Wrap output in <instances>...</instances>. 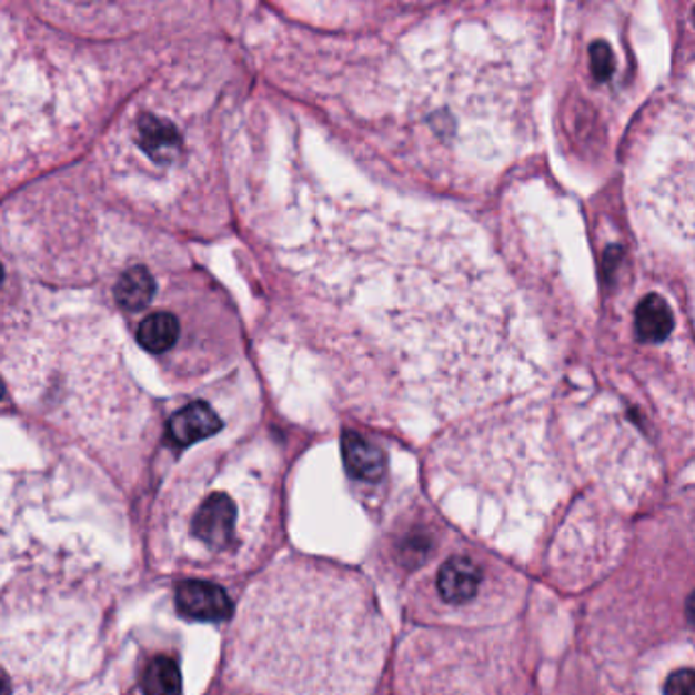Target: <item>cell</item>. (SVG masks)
Masks as SVG:
<instances>
[{
	"label": "cell",
	"instance_id": "6da1fadb",
	"mask_svg": "<svg viewBox=\"0 0 695 695\" xmlns=\"http://www.w3.org/2000/svg\"><path fill=\"white\" fill-rule=\"evenodd\" d=\"M309 260L312 341L361 394L453 410L533 372L514 292L447 219L331 209Z\"/></svg>",
	"mask_w": 695,
	"mask_h": 695
},
{
	"label": "cell",
	"instance_id": "7a4b0ae2",
	"mask_svg": "<svg viewBox=\"0 0 695 695\" xmlns=\"http://www.w3.org/2000/svg\"><path fill=\"white\" fill-rule=\"evenodd\" d=\"M521 72L508 66L497 53H482L473 60L467 56L460 66H451L424 72L423 87L412 90L414 102H410L402 114L409 117L406 127L419 124L414 133L416 141H431L435 148L457 153L461 131L470 137L480 131L508 137L518 127L522 109ZM433 148V151H435Z\"/></svg>",
	"mask_w": 695,
	"mask_h": 695
},
{
	"label": "cell",
	"instance_id": "3957f363",
	"mask_svg": "<svg viewBox=\"0 0 695 695\" xmlns=\"http://www.w3.org/2000/svg\"><path fill=\"white\" fill-rule=\"evenodd\" d=\"M175 606L190 621L223 622L233 614V602L221 585L188 580L175 590Z\"/></svg>",
	"mask_w": 695,
	"mask_h": 695
},
{
	"label": "cell",
	"instance_id": "277c9868",
	"mask_svg": "<svg viewBox=\"0 0 695 695\" xmlns=\"http://www.w3.org/2000/svg\"><path fill=\"white\" fill-rule=\"evenodd\" d=\"M235 518V502L226 494H212L202 502V506L197 512L192 531L204 545L211 548H224L233 538Z\"/></svg>",
	"mask_w": 695,
	"mask_h": 695
},
{
	"label": "cell",
	"instance_id": "5b68a950",
	"mask_svg": "<svg viewBox=\"0 0 695 695\" xmlns=\"http://www.w3.org/2000/svg\"><path fill=\"white\" fill-rule=\"evenodd\" d=\"M482 580H484L482 570L472 560L451 557L439 570L436 587L445 602L461 606L477 596Z\"/></svg>",
	"mask_w": 695,
	"mask_h": 695
},
{
	"label": "cell",
	"instance_id": "8992f818",
	"mask_svg": "<svg viewBox=\"0 0 695 695\" xmlns=\"http://www.w3.org/2000/svg\"><path fill=\"white\" fill-rule=\"evenodd\" d=\"M221 426H223L221 419L209 404L194 402V404H188L187 409L175 412L168 424V433L175 445L188 447L192 443H199L202 439H209L214 433H219Z\"/></svg>",
	"mask_w": 695,
	"mask_h": 695
},
{
	"label": "cell",
	"instance_id": "52a82bcc",
	"mask_svg": "<svg viewBox=\"0 0 695 695\" xmlns=\"http://www.w3.org/2000/svg\"><path fill=\"white\" fill-rule=\"evenodd\" d=\"M139 145L150 155L153 162H174L182 150V139L178 135L175 127L162 121L158 117L145 114L139 121Z\"/></svg>",
	"mask_w": 695,
	"mask_h": 695
},
{
	"label": "cell",
	"instance_id": "ba28073f",
	"mask_svg": "<svg viewBox=\"0 0 695 695\" xmlns=\"http://www.w3.org/2000/svg\"><path fill=\"white\" fill-rule=\"evenodd\" d=\"M343 460L349 473L363 482H377L384 475V453L357 433L343 436Z\"/></svg>",
	"mask_w": 695,
	"mask_h": 695
},
{
	"label": "cell",
	"instance_id": "9c48e42d",
	"mask_svg": "<svg viewBox=\"0 0 695 695\" xmlns=\"http://www.w3.org/2000/svg\"><path fill=\"white\" fill-rule=\"evenodd\" d=\"M155 294V280L143 265H135L121 275L114 286V296L124 311L139 312L150 306Z\"/></svg>",
	"mask_w": 695,
	"mask_h": 695
},
{
	"label": "cell",
	"instance_id": "30bf717a",
	"mask_svg": "<svg viewBox=\"0 0 695 695\" xmlns=\"http://www.w3.org/2000/svg\"><path fill=\"white\" fill-rule=\"evenodd\" d=\"M636 331L646 343H663L673 331V314L657 294L646 296L636 311Z\"/></svg>",
	"mask_w": 695,
	"mask_h": 695
},
{
	"label": "cell",
	"instance_id": "8fae6325",
	"mask_svg": "<svg viewBox=\"0 0 695 695\" xmlns=\"http://www.w3.org/2000/svg\"><path fill=\"white\" fill-rule=\"evenodd\" d=\"M178 335H180V323L170 312L150 314L137 329L139 345L153 355H160L168 349L174 348Z\"/></svg>",
	"mask_w": 695,
	"mask_h": 695
},
{
	"label": "cell",
	"instance_id": "7c38bea8",
	"mask_svg": "<svg viewBox=\"0 0 695 695\" xmlns=\"http://www.w3.org/2000/svg\"><path fill=\"white\" fill-rule=\"evenodd\" d=\"M141 687L145 695H182V673L174 658L165 655L151 658Z\"/></svg>",
	"mask_w": 695,
	"mask_h": 695
},
{
	"label": "cell",
	"instance_id": "4fadbf2b",
	"mask_svg": "<svg viewBox=\"0 0 695 695\" xmlns=\"http://www.w3.org/2000/svg\"><path fill=\"white\" fill-rule=\"evenodd\" d=\"M665 695H695V675L692 669L671 673L665 683Z\"/></svg>",
	"mask_w": 695,
	"mask_h": 695
},
{
	"label": "cell",
	"instance_id": "5bb4252c",
	"mask_svg": "<svg viewBox=\"0 0 695 695\" xmlns=\"http://www.w3.org/2000/svg\"><path fill=\"white\" fill-rule=\"evenodd\" d=\"M0 695H11V685L7 682V677L0 671Z\"/></svg>",
	"mask_w": 695,
	"mask_h": 695
},
{
	"label": "cell",
	"instance_id": "9a60e30c",
	"mask_svg": "<svg viewBox=\"0 0 695 695\" xmlns=\"http://www.w3.org/2000/svg\"><path fill=\"white\" fill-rule=\"evenodd\" d=\"M2 280H4V270H2V265H0V286H2Z\"/></svg>",
	"mask_w": 695,
	"mask_h": 695
},
{
	"label": "cell",
	"instance_id": "2e32d148",
	"mask_svg": "<svg viewBox=\"0 0 695 695\" xmlns=\"http://www.w3.org/2000/svg\"><path fill=\"white\" fill-rule=\"evenodd\" d=\"M2 392H4V385L0 382V397H2Z\"/></svg>",
	"mask_w": 695,
	"mask_h": 695
}]
</instances>
